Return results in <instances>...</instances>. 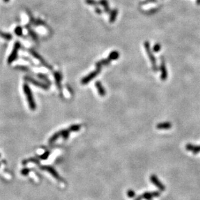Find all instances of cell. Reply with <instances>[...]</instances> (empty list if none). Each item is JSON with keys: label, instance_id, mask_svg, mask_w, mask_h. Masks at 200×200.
I'll use <instances>...</instances> for the list:
<instances>
[{"label": "cell", "instance_id": "cell-17", "mask_svg": "<svg viewBox=\"0 0 200 200\" xmlns=\"http://www.w3.org/2000/svg\"><path fill=\"white\" fill-rule=\"evenodd\" d=\"M119 58V53L116 51H114L111 52L109 54L108 57H107V59H108L110 61H112V60H117Z\"/></svg>", "mask_w": 200, "mask_h": 200}, {"label": "cell", "instance_id": "cell-27", "mask_svg": "<svg viewBox=\"0 0 200 200\" xmlns=\"http://www.w3.org/2000/svg\"><path fill=\"white\" fill-rule=\"evenodd\" d=\"M161 46L160 44H155L154 47H153V51L156 52H159L161 50Z\"/></svg>", "mask_w": 200, "mask_h": 200}, {"label": "cell", "instance_id": "cell-29", "mask_svg": "<svg viewBox=\"0 0 200 200\" xmlns=\"http://www.w3.org/2000/svg\"><path fill=\"white\" fill-rule=\"evenodd\" d=\"M100 62L101 63V64L102 66L103 65H109L110 64V62H111V61L108 59H103V60H101V61H100Z\"/></svg>", "mask_w": 200, "mask_h": 200}, {"label": "cell", "instance_id": "cell-32", "mask_svg": "<svg viewBox=\"0 0 200 200\" xmlns=\"http://www.w3.org/2000/svg\"><path fill=\"white\" fill-rule=\"evenodd\" d=\"M156 1L157 0H145V1L141 2V5H146L147 3H148L154 2V1Z\"/></svg>", "mask_w": 200, "mask_h": 200}, {"label": "cell", "instance_id": "cell-11", "mask_svg": "<svg viewBox=\"0 0 200 200\" xmlns=\"http://www.w3.org/2000/svg\"><path fill=\"white\" fill-rule=\"evenodd\" d=\"M95 87L97 90H98V93L102 97H104L106 95V91L105 90L104 88L102 86V84H101V82L100 81H97L95 82Z\"/></svg>", "mask_w": 200, "mask_h": 200}, {"label": "cell", "instance_id": "cell-10", "mask_svg": "<svg viewBox=\"0 0 200 200\" xmlns=\"http://www.w3.org/2000/svg\"><path fill=\"white\" fill-rule=\"evenodd\" d=\"M160 196L159 192H152V193H145L142 195V198H144L146 200H152V198L154 197H158Z\"/></svg>", "mask_w": 200, "mask_h": 200}, {"label": "cell", "instance_id": "cell-19", "mask_svg": "<svg viewBox=\"0 0 200 200\" xmlns=\"http://www.w3.org/2000/svg\"><path fill=\"white\" fill-rule=\"evenodd\" d=\"M61 135V133H60V132H57V133H55L53 135H52L51 138H50L49 139V143H54V141H56L58 139H59V137Z\"/></svg>", "mask_w": 200, "mask_h": 200}, {"label": "cell", "instance_id": "cell-14", "mask_svg": "<svg viewBox=\"0 0 200 200\" xmlns=\"http://www.w3.org/2000/svg\"><path fill=\"white\" fill-rule=\"evenodd\" d=\"M186 149L188 151H192L194 154H198L200 152V146H194L191 144H187L186 145Z\"/></svg>", "mask_w": 200, "mask_h": 200}, {"label": "cell", "instance_id": "cell-4", "mask_svg": "<svg viewBox=\"0 0 200 200\" xmlns=\"http://www.w3.org/2000/svg\"><path fill=\"white\" fill-rule=\"evenodd\" d=\"M100 71H101V69H96V70L91 72L89 75L86 76V77H84L81 80V83L84 84V85H85V84H87L89 82H90L91 80L94 79V78L99 74Z\"/></svg>", "mask_w": 200, "mask_h": 200}, {"label": "cell", "instance_id": "cell-2", "mask_svg": "<svg viewBox=\"0 0 200 200\" xmlns=\"http://www.w3.org/2000/svg\"><path fill=\"white\" fill-rule=\"evenodd\" d=\"M144 47H145L146 49L147 54H148L149 59L150 60V62L152 63V69H153L154 72H157V71H158V67H157V65L156 59L155 58V56H154V54L151 51L150 44V43L148 41H146L144 42Z\"/></svg>", "mask_w": 200, "mask_h": 200}, {"label": "cell", "instance_id": "cell-8", "mask_svg": "<svg viewBox=\"0 0 200 200\" xmlns=\"http://www.w3.org/2000/svg\"><path fill=\"white\" fill-rule=\"evenodd\" d=\"M150 180L152 181V183H153L155 186H156L159 190H161V191H164L165 190L166 187L165 186V185L161 182L156 175L154 174L152 175L150 177Z\"/></svg>", "mask_w": 200, "mask_h": 200}, {"label": "cell", "instance_id": "cell-1", "mask_svg": "<svg viewBox=\"0 0 200 200\" xmlns=\"http://www.w3.org/2000/svg\"><path fill=\"white\" fill-rule=\"evenodd\" d=\"M23 92H24L25 95H26V97H27V102H28V104H29V106L30 109L31 110H35L36 108V104L35 102V100H34L32 91H31L29 86L27 84H23Z\"/></svg>", "mask_w": 200, "mask_h": 200}, {"label": "cell", "instance_id": "cell-20", "mask_svg": "<svg viewBox=\"0 0 200 200\" xmlns=\"http://www.w3.org/2000/svg\"><path fill=\"white\" fill-rule=\"evenodd\" d=\"M14 33L18 36H22L23 35L22 27H20V26H17V27L14 29Z\"/></svg>", "mask_w": 200, "mask_h": 200}, {"label": "cell", "instance_id": "cell-18", "mask_svg": "<svg viewBox=\"0 0 200 200\" xmlns=\"http://www.w3.org/2000/svg\"><path fill=\"white\" fill-rule=\"evenodd\" d=\"M0 36L1 38L5 39L6 40H10L12 38V35L10 33H3L2 31H0Z\"/></svg>", "mask_w": 200, "mask_h": 200}, {"label": "cell", "instance_id": "cell-22", "mask_svg": "<svg viewBox=\"0 0 200 200\" xmlns=\"http://www.w3.org/2000/svg\"><path fill=\"white\" fill-rule=\"evenodd\" d=\"M159 7H156V8H154V9H152L149 10H147V11L145 12V13L146 14L150 15V14H154L155 13H156L159 11Z\"/></svg>", "mask_w": 200, "mask_h": 200}, {"label": "cell", "instance_id": "cell-31", "mask_svg": "<svg viewBox=\"0 0 200 200\" xmlns=\"http://www.w3.org/2000/svg\"><path fill=\"white\" fill-rule=\"evenodd\" d=\"M29 171H30L29 169H28V168H24V169H23L22 170V172H21V173H22L23 175L26 176V175L28 174V173L29 172Z\"/></svg>", "mask_w": 200, "mask_h": 200}, {"label": "cell", "instance_id": "cell-25", "mask_svg": "<svg viewBox=\"0 0 200 200\" xmlns=\"http://www.w3.org/2000/svg\"><path fill=\"white\" fill-rule=\"evenodd\" d=\"M80 129V126L78 124H74L71 126H70V128L69 129V131H77Z\"/></svg>", "mask_w": 200, "mask_h": 200}, {"label": "cell", "instance_id": "cell-12", "mask_svg": "<svg viewBox=\"0 0 200 200\" xmlns=\"http://www.w3.org/2000/svg\"><path fill=\"white\" fill-rule=\"evenodd\" d=\"M54 77L55 81H56V84L58 87V88L60 91L62 90V86H61V81H62V77L60 73L58 71L54 73Z\"/></svg>", "mask_w": 200, "mask_h": 200}, {"label": "cell", "instance_id": "cell-23", "mask_svg": "<svg viewBox=\"0 0 200 200\" xmlns=\"http://www.w3.org/2000/svg\"><path fill=\"white\" fill-rule=\"evenodd\" d=\"M60 133H61V135L63 137V138L65 139H67L69 135V130H64L60 131Z\"/></svg>", "mask_w": 200, "mask_h": 200}, {"label": "cell", "instance_id": "cell-15", "mask_svg": "<svg viewBox=\"0 0 200 200\" xmlns=\"http://www.w3.org/2000/svg\"><path fill=\"white\" fill-rule=\"evenodd\" d=\"M99 3L100 5H101L102 6L104 7V11L106 12V13H108L110 12V6H109L108 2H107V0H100Z\"/></svg>", "mask_w": 200, "mask_h": 200}, {"label": "cell", "instance_id": "cell-30", "mask_svg": "<svg viewBox=\"0 0 200 200\" xmlns=\"http://www.w3.org/2000/svg\"><path fill=\"white\" fill-rule=\"evenodd\" d=\"M49 156V152H46L44 154H42L41 156H40V159H43V160L47 159V158H48Z\"/></svg>", "mask_w": 200, "mask_h": 200}, {"label": "cell", "instance_id": "cell-13", "mask_svg": "<svg viewBox=\"0 0 200 200\" xmlns=\"http://www.w3.org/2000/svg\"><path fill=\"white\" fill-rule=\"evenodd\" d=\"M172 123L170 122H165L157 124L156 126V128L158 130H168L170 128H172Z\"/></svg>", "mask_w": 200, "mask_h": 200}, {"label": "cell", "instance_id": "cell-3", "mask_svg": "<svg viewBox=\"0 0 200 200\" xmlns=\"http://www.w3.org/2000/svg\"><path fill=\"white\" fill-rule=\"evenodd\" d=\"M21 44L20 42L16 41L14 44V47H13V49L11 52V53L9 55V56L8 57L7 59V63L9 64H12V63L14 61V60L16 59V58L18 56V50L20 48Z\"/></svg>", "mask_w": 200, "mask_h": 200}, {"label": "cell", "instance_id": "cell-28", "mask_svg": "<svg viewBox=\"0 0 200 200\" xmlns=\"http://www.w3.org/2000/svg\"><path fill=\"white\" fill-rule=\"evenodd\" d=\"M29 34L31 35V37H32L34 40H36L38 39V37H37V36H36V33L34 32V31H33L31 29H29Z\"/></svg>", "mask_w": 200, "mask_h": 200}, {"label": "cell", "instance_id": "cell-26", "mask_svg": "<svg viewBox=\"0 0 200 200\" xmlns=\"http://www.w3.org/2000/svg\"><path fill=\"white\" fill-rule=\"evenodd\" d=\"M127 196L128 198H134L135 196V193L133 190H128L127 192Z\"/></svg>", "mask_w": 200, "mask_h": 200}, {"label": "cell", "instance_id": "cell-16", "mask_svg": "<svg viewBox=\"0 0 200 200\" xmlns=\"http://www.w3.org/2000/svg\"><path fill=\"white\" fill-rule=\"evenodd\" d=\"M117 14H118V10L117 9H114L111 12V13H110V20H109L110 23L115 22V20H116V18L117 16Z\"/></svg>", "mask_w": 200, "mask_h": 200}, {"label": "cell", "instance_id": "cell-21", "mask_svg": "<svg viewBox=\"0 0 200 200\" xmlns=\"http://www.w3.org/2000/svg\"><path fill=\"white\" fill-rule=\"evenodd\" d=\"M38 77L41 79L42 80H44L45 82H46V83H47L48 84H51V82H50L49 79L48 78H47L46 75L44 74H38Z\"/></svg>", "mask_w": 200, "mask_h": 200}, {"label": "cell", "instance_id": "cell-9", "mask_svg": "<svg viewBox=\"0 0 200 200\" xmlns=\"http://www.w3.org/2000/svg\"><path fill=\"white\" fill-rule=\"evenodd\" d=\"M41 168L44 170H46L49 173H51V174L53 176L54 178H56L60 181H62V179L60 177L59 174L56 171L54 170V168L50 167V166H44V167H41Z\"/></svg>", "mask_w": 200, "mask_h": 200}, {"label": "cell", "instance_id": "cell-24", "mask_svg": "<svg viewBox=\"0 0 200 200\" xmlns=\"http://www.w3.org/2000/svg\"><path fill=\"white\" fill-rule=\"evenodd\" d=\"M85 2L87 5H91V6H96L99 3V2L95 0H85Z\"/></svg>", "mask_w": 200, "mask_h": 200}, {"label": "cell", "instance_id": "cell-6", "mask_svg": "<svg viewBox=\"0 0 200 200\" xmlns=\"http://www.w3.org/2000/svg\"><path fill=\"white\" fill-rule=\"evenodd\" d=\"M161 64H160V70L161 71V78L162 80H167V77H168L167 70V67H166V64H165L164 58L161 57Z\"/></svg>", "mask_w": 200, "mask_h": 200}, {"label": "cell", "instance_id": "cell-34", "mask_svg": "<svg viewBox=\"0 0 200 200\" xmlns=\"http://www.w3.org/2000/svg\"><path fill=\"white\" fill-rule=\"evenodd\" d=\"M142 198H142V196H138L137 198L135 200H141Z\"/></svg>", "mask_w": 200, "mask_h": 200}, {"label": "cell", "instance_id": "cell-5", "mask_svg": "<svg viewBox=\"0 0 200 200\" xmlns=\"http://www.w3.org/2000/svg\"><path fill=\"white\" fill-rule=\"evenodd\" d=\"M24 79L25 80H27V82H29L33 84V85L38 86L39 87V88H42L44 89H46V90H47V89H48L49 88V86H47V84H44L43 82H39L38 80H36L35 79H34L33 78L31 77H28V76H27V77H25Z\"/></svg>", "mask_w": 200, "mask_h": 200}, {"label": "cell", "instance_id": "cell-35", "mask_svg": "<svg viewBox=\"0 0 200 200\" xmlns=\"http://www.w3.org/2000/svg\"><path fill=\"white\" fill-rule=\"evenodd\" d=\"M196 3L198 5H200V0H196Z\"/></svg>", "mask_w": 200, "mask_h": 200}, {"label": "cell", "instance_id": "cell-7", "mask_svg": "<svg viewBox=\"0 0 200 200\" xmlns=\"http://www.w3.org/2000/svg\"><path fill=\"white\" fill-rule=\"evenodd\" d=\"M30 52L31 54H32L33 56L36 58V59L38 60L39 61H40L41 63V64L44 65V66L45 67H46L47 68H48L49 69H52V67L49 64H47V63L46 62V61H45L44 59L42 58L40 54H39L38 52H36V51H33V50H30Z\"/></svg>", "mask_w": 200, "mask_h": 200}, {"label": "cell", "instance_id": "cell-36", "mask_svg": "<svg viewBox=\"0 0 200 200\" xmlns=\"http://www.w3.org/2000/svg\"><path fill=\"white\" fill-rule=\"evenodd\" d=\"M10 1V0H3V1L5 2V3H7V2H9Z\"/></svg>", "mask_w": 200, "mask_h": 200}, {"label": "cell", "instance_id": "cell-33", "mask_svg": "<svg viewBox=\"0 0 200 200\" xmlns=\"http://www.w3.org/2000/svg\"><path fill=\"white\" fill-rule=\"evenodd\" d=\"M95 12L97 13V14H101V13H102L101 9H100V8L97 7H96L95 9Z\"/></svg>", "mask_w": 200, "mask_h": 200}]
</instances>
